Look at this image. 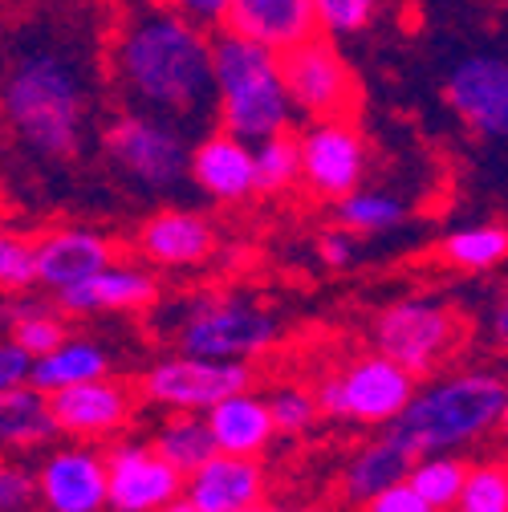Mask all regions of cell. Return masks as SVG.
<instances>
[{
	"label": "cell",
	"mask_w": 508,
	"mask_h": 512,
	"mask_svg": "<svg viewBox=\"0 0 508 512\" xmlns=\"http://www.w3.org/2000/svg\"><path fill=\"white\" fill-rule=\"evenodd\" d=\"M106 78L122 110L159 114L183 131L208 122L212 98V33L183 21L159 0H143L110 33Z\"/></svg>",
	"instance_id": "obj_1"
},
{
	"label": "cell",
	"mask_w": 508,
	"mask_h": 512,
	"mask_svg": "<svg viewBox=\"0 0 508 512\" xmlns=\"http://www.w3.org/2000/svg\"><path fill=\"white\" fill-rule=\"evenodd\" d=\"M94 110V74L70 41H33L13 53L0 78V114L13 139L45 159L82 155Z\"/></svg>",
	"instance_id": "obj_2"
},
{
	"label": "cell",
	"mask_w": 508,
	"mask_h": 512,
	"mask_svg": "<svg viewBox=\"0 0 508 512\" xmlns=\"http://www.w3.org/2000/svg\"><path fill=\"white\" fill-rule=\"evenodd\" d=\"M504 415H508L504 378L488 370H460L415 391L403 415L387 423V435L403 443L411 456H435L488 439L504 423Z\"/></svg>",
	"instance_id": "obj_3"
},
{
	"label": "cell",
	"mask_w": 508,
	"mask_h": 512,
	"mask_svg": "<svg viewBox=\"0 0 508 512\" xmlns=\"http://www.w3.org/2000/svg\"><path fill=\"white\" fill-rule=\"evenodd\" d=\"M212 98V118L220 122L216 131L248 147L273 135H289L293 126V106L281 86L277 53L228 29L212 33Z\"/></svg>",
	"instance_id": "obj_4"
},
{
	"label": "cell",
	"mask_w": 508,
	"mask_h": 512,
	"mask_svg": "<svg viewBox=\"0 0 508 512\" xmlns=\"http://www.w3.org/2000/svg\"><path fill=\"white\" fill-rule=\"evenodd\" d=\"M175 342L187 358H212V362H248L277 346L281 322L261 305L236 293H192L175 309Z\"/></svg>",
	"instance_id": "obj_5"
},
{
	"label": "cell",
	"mask_w": 508,
	"mask_h": 512,
	"mask_svg": "<svg viewBox=\"0 0 508 512\" xmlns=\"http://www.w3.org/2000/svg\"><path fill=\"white\" fill-rule=\"evenodd\" d=\"M187 151H192L187 131L159 114L118 110L102 126L106 163L143 196H163L187 179Z\"/></svg>",
	"instance_id": "obj_6"
},
{
	"label": "cell",
	"mask_w": 508,
	"mask_h": 512,
	"mask_svg": "<svg viewBox=\"0 0 508 512\" xmlns=\"http://www.w3.org/2000/svg\"><path fill=\"white\" fill-rule=\"evenodd\" d=\"M415 382L419 378H411L391 358L366 354V358H354L346 370L322 378L313 403H317V415H326V419L387 427V423H395L403 415V407L419 391Z\"/></svg>",
	"instance_id": "obj_7"
},
{
	"label": "cell",
	"mask_w": 508,
	"mask_h": 512,
	"mask_svg": "<svg viewBox=\"0 0 508 512\" xmlns=\"http://www.w3.org/2000/svg\"><path fill=\"white\" fill-rule=\"evenodd\" d=\"M277 70H281V86H285L293 114H305L309 122L354 118L358 82H354V70L342 57L338 41L313 33L309 41L277 53Z\"/></svg>",
	"instance_id": "obj_8"
},
{
	"label": "cell",
	"mask_w": 508,
	"mask_h": 512,
	"mask_svg": "<svg viewBox=\"0 0 508 512\" xmlns=\"http://www.w3.org/2000/svg\"><path fill=\"white\" fill-rule=\"evenodd\" d=\"M460 342L456 313L431 297H403L374 317V354L391 358L411 378L431 374Z\"/></svg>",
	"instance_id": "obj_9"
},
{
	"label": "cell",
	"mask_w": 508,
	"mask_h": 512,
	"mask_svg": "<svg viewBox=\"0 0 508 512\" xmlns=\"http://www.w3.org/2000/svg\"><path fill=\"white\" fill-rule=\"evenodd\" d=\"M297 139V171L301 183L313 191L317 200L338 204L342 196L362 187L366 167H370V151L366 139L358 131L354 118H322L309 122Z\"/></svg>",
	"instance_id": "obj_10"
},
{
	"label": "cell",
	"mask_w": 508,
	"mask_h": 512,
	"mask_svg": "<svg viewBox=\"0 0 508 512\" xmlns=\"http://www.w3.org/2000/svg\"><path fill=\"white\" fill-rule=\"evenodd\" d=\"M252 370L248 362H212V358H163L143 374V395L155 407L179 411V415H204L220 399L248 391Z\"/></svg>",
	"instance_id": "obj_11"
},
{
	"label": "cell",
	"mask_w": 508,
	"mask_h": 512,
	"mask_svg": "<svg viewBox=\"0 0 508 512\" xmlns=\"http://www.w3.org/2000/svg\"><path fill=\"white\" fill-rule=\"evenodd\" d=\"M443 98L480 139L508 135V61L500 53H468L448 70Z\"/></svg>",
	"instance_id": "obj_12"
},
{
	"label": "cell",
	"mask_w": 508,
	"mask_h": 512,
	"mask_svg": "<svg viewBox=\"0 0 508 512\" xmlns=\"http://www.w3.org/2000/svg\"><path fill=\"white\" fill-rule=\"evenodd\" d=\"M110 512H159L183 492V476L151 452L143 439H118L102 456Z\"/></svg>",
	"instance_id": "obj_13"
},
{
	"label": "cell",
	"mask_w": 508,
	"mask_h": 512,
	"mask_svg": "<svg viewBox=\"0 0 508 512\" xmlns=\"http://www.w3.org/2000/svg\"><path fill=\"white\" fill-rule=\"evenodd\" d=\"M49 399V415L57 435H74L82 443H102L110 435H118L135 415V399L131 391L114 382L110 374L98 382H82V387H66Z\"/></svg>",
	"instance_id": "obj_14"
},
{
	"label": "cell",
	"mask_w": 508,
	"mask_h": 512,
	"mask_svg": "<svg viewBox=\"0 0 508 512\" xmlns=\"http://www.w3.org/2000/svg\"><path fill=\"white\" fill-rule=\"evenodd\" d=\"M37 476V500L45 512H110L106 508V464L94 447L49 452Z\"/></svg>",
	"instance_id": "obj_15"
},
{
	"label": "cell",
	"mask_w": 508,
	"mask_h": 512,
	"mask_svg": "<svg viewBox=\"0 0 508 512\" xmlns=\"http://www.w3.org/2000/svg\"><path fill=\"white\" fill-rule=\"evenodd\" d=\"M114 256V244L102 232L90 228H53L33 240V285L49 289L53 297L61 289H74L86 277L102 273Z\"/></svg>",
	"instance_id": "obj_16"
},
{
	"label": "cell",
	"mask_w": 508,
	"mask_h": 512,
	"mask_svg": "<svg viewBox=\"0 0 508 512\" xmlns=\"http://www.w3.org/2000/svg\"><path fill=\"white\" fill-rule=\"evenodd\" d=\"M187 179L216 204H244V200L257 196L252 147L224 135V131H208L204 139L192 143V151H187Z\"/></svg>",
	"instance_id": "obj_17"
},
{
	"label": "cell",
	"mask_w": 508,
	"mask_h": 512,
	"mask_svg": "<svg viewBox=\"0 0 508 512\" xmlns=\"http://www.w3.org/2000/svg\"><path fill=\"white\" fill-rule=\"evenodd\" d=\"M135 248L155 269H196L216 252V228L200 212L163 208L139 228Z\"/></svg>",
	"instance_id": "obj_18"
},
{
	"label": "cell",
	"mask_w": 508,
	"mask_h": 512,
	"mask_svg": "<svg viewBox=\"0 0 508 512\" xmlns=\"http://www.w3.org/2000/svg\"><path fill=\"white\" fill-rule=\"evenodd\" d=\"M196 512H244L265 500V468L240 456H212L192 476H183L179 492Z\"/></svg>",
	"instance_id": "obj_19"
},
{
	"label": "cell",
	"mask_w": 508,
	"mask_h": 512,
	"mask_svg": "<svg viewBox=\"0 0 508 512\" xmlns=\"http://www.w3.org/2000/svg\"><path fill=\"white\" fill-rule=\"evenodd\" d=\"M224 29L273 53H285L317 33L313 0H228Z\"/></svg>",
	"instance_id": "obj_20"
},
{
	"label": "cell",
	"mask_w": 508,
	"mask_h": 512,
	"mask_svg": "<svg viewBox=\"0 0 508 512\" xmlns=\"http://www.w3.org/2000/svg\"><path fill=\"white\" fill-rule=\"evenodd\" d=\"M159 301V281L151 269L143 265H106L102 273L86 277L74 289L57 293V309L61 313H102V309H147Z\"/></svg>",
	"instance_id": "obj_21"
},
{
	"label": "cell",
	"mask_w": 508,
	"mask_h": 512,
	"mask_svg": "<svg viewBox=\"0 0 508 512\" xmlns=\"http://www.w3.org/2000/svg\"><path fill=\"white\" fill-rule=\"evenodd\" d=\"M212 447L220 456H240V460H257L265 447L273 443V419H269V403L252 391H236L228 399H220L212 411H204Z\"/></svg>",
	"instance_id": "obj_22"
},
{
	"label": "cell",
	"mask_w": 508,
	"mask_h": 512,
	"mask_svg": "<svg viewBox=\"0 0 508 512\" xmlns=\"http://www.w3.org/2000/svg\"><path fill=\"white\" fill-rule=\"evenodd\" d=\"M110 374V354L106 346L90 342V338H66L61 346L37 354L29 362V387L41 395H57L66 387H82V382H98Z\"/></svg>",
	"instance_id": "obj_23"
},
{
	"label": "cell",
	"mask_w": 508,
	"mask_h": 512,
	"mask_svg": "<svg viewBox=\"0 0 508 512\" xmlns=\"http://www.w3.org/2000/svg\"><path fill=\"white\" fill-rule=\"evenodd\" d=\"M411 452L403 443H395L391 435L366 443L362 452L346 464V476H342V496L350 504H366L370 496H378L383 488L407 480V468H411Z\"/></svg>",
	"instance_id": "obj_24"
},
{
	"label": "cell",
	"mask_w": 508,
	"mask_h": 512,
	"mask_svg": "<svg viewBox=\"0 0 508 512\" xmlns=\"http://www.w3.org/2000/svg\"><path fill=\"white\" fill-rule=\"evenodd\" d=\"M57 435L49 399L33 391L29 382L0 391V452H29Z\"/></svg>",
	"instance_id": "obj_25"
},
{
	"label": "cell",
	"mask_w": 508,
	"mask_h": 512,
	"mask_svg": "<svg viewBox=\"0 0 508 512\" xmlns=\"http://www.w3.org/2000/svg\"><path fill=\"white\" fill-rule=\"evenodd\" d=\"M151 452H155L159 460H167L179 476H192L204 460L216 456V447H212V435H208L204 415H171V419L155 431Z\"/></svg>",
	"instance_id": "obj_26"
},
{
	"label": "cell",
	"mask_w": 508,
	"mask_h": 512,
	"mask_svg": "<svg viewBox=\"0 0 508 512\" xmlns=\"http://www.w3.org/2000/svg\"><path fill=\"white\" fill-rule=\"evenodd\" d=\"M508 256V232L504 224H476V228H460L448 232L439 244V261L464 269V273H488Z\"/></svg>",
	"instance_id": "obj_27"
},
{
	"label": "cell",
	"mask_w": 508,
	"mask_h": 512,
	"mask_svg": "<svg viewBox=\"0 0 508 512\" xmlns=\"http://www.w3.org/2000/svg\"><path fill=\"white\" fill-rule=\"evenodd\" d=\"M468 464L452 452H435V456H415L407 468V484L415 488V496L423 504H431V512H452L456 496L464 488Z\"/></svg>",
	"instance_id": "obj_28"
},
{
	"label": "cell",
	"mask_w": 508,
	"mask_h": 512,
	"mask_svg": "<svg viewBox=\"0 0 508 512\" xmlns=\"http://www.w3.org/2000/svg\"><path fill=\"white\" fill-rule=\"evenodd\" d=\"M338 228L346 232H391L407 220V204L387 196V191H350L338 200Z\"/></svg>",
	"instance_id": "obj_29"
},
{
	"label": "cell",
	"mask_w": 508,
	"mask_h": 512,
	"mask_svg": "<svg viewBox=\"0 0 508 512\" xmlns=\"http://www.w3.org/2000/svg\"><path fill=\"white\" fill-rule=\"evenodd\" d=\"M252 171H257V196H281L289 191L301 171H297V139L293 135H273L252 147Z\"/></svg>",
	"instance_id": "obj_30"
},
{
	"label": "cell",
	"mask_w": 508,
	"mask_h": 512,
	"mask_svg": "<svg viewBox=\"0 0 508 512\" xmlns=\"http://www.w3.org/2000/svg\"><path fill=\"white\" fill-rule=\"evenodd\" d=\"M387 0H313V21L317 33L330 41H346L366 33L378 17H383Z\"/></svg>",
	"instance_id": "obj_31"
},
{
	"label": "cell",
	"mask_w": 508,
	"mask_h": 512,
	"mask_svg": "<svg viewBox=\"0 0 508 512\" xmlns=\"http://www.w3.org/2000/svg\"><path fill=\"white\" fill-rule=\"evenodd\" d=\"M456 512H508V472L500 460L468 464L464 488L456 496Z\"/></svg>",
	"instance_id": "obj_32"
},
{
	"label": "cell",
	"mask_w": 508,
	"mask_h": 512,
	"mask_svg": "<svg viewBox=\"0 0 508 512\" xmlns=\"http://www.w3.org/2000/svg\"><path fill=\"white\" fill-rule=\"evenodd\" d=\"M265 403H269V419H273L277 435H301V431H309L317 419H322V415H317L313 395L301 391V387H281Z\"/></svg>",
	"instance_id": "obj_33"
},
{
	"label": "cell",
	"mask_w": 508,
	"mask_h": 512,
	"mask_svg": "<svg viewBox=\"0 0 508 512\" xmlns=\"http://www.w3.org/2000/svg\"><path fill=\"white\" fill-rule=\"evenodd\" d=\"M33 289V240L0 228V293Z\"/></svg>",
	"instance_id": "obj_34"
},
{
	"label": "cell",
	"mask_w": 508,
	"mask_h": 512,
	"mask_svg": "<svg viewBox=\"0 0 508 512\" xmlns=\"http://www.w3.org/2000/svg\"><path fill=\"white\" fill-rule=\"evenodd\" d=\"M37 500V476L21 460L0 456V512H25Z\"/></svg>",
	"instance_id": "obj_35"
},
{
	"label": "cell",
	"mask_w": 508,
	"mask_h": 512,
	"mask_svg": "<svg viewBox=\"0 0 508 512\" xmlns=\"http://www.w3.org/2000/svg\"><path fill=\"white\" fill-rule=\"evenodd\" d=\"M159 5H167L171 13H179L183 21H192L208 33L224 29V13H228V0H159Z\"/></svg>",
	"instance_id": "obj_36"
},
{
	"label": "cell",
	"mask_w": 508,
	"mask_h": 512,
	"mask_svg": "<svg viewBox=\"0 0 508 512\" xmlns=\"http://www.w3.org/2000/svg\"><path fill=\"white\" fill-rule=\"evenodd\" d=\"M362 512H431V504H423V500L415 496V488H411L407 480H399V484L383 488L378 496H370V500L362 504Z\"/></svg>",
	"instance_id": "obj_37"
},
{
	"label": "cell",
	"mask_w": 508,
	"mask_h": 512,
	"mask_svg": "<svg viewBox=\"0 0 508 512\" xmlns=\"http://www.w3.org/2000/svg\"><path fill=\"white\" fill-rule=\"evenodd\" d=\"M317 252H322V261H326V265L346 269V265L354 261V252H358L354 232H346V228H326L322 236H317Z\"/></svg>",
	"instance_id": "obj_38"
},
{
	"label": "cell",
	"mask_w": 508,
	"mask_h": 512,
	"mask_svg": "<svg viewBox=\"0 0 508 512\" xmlns=\"http://www.w3.org/2000/svg\"><path fill=\"white\" fill-rule=\"evenodd\" d=\"M29 354L21 346H13L9 338H0V391L9 387H21V382L29 378Z\"/></svg>",
	"instance_id": "obj_39"
},
{
	"label": "cell",
	"mask_w": 508,
	"mask_h": 512,
	"mask_svg": "<svg viewBox=\"0 0 508 512\" xmlns=\"http://www.w3.org/2000/svg\"><path fill=\"white\" fill-rule=\"evenodd\" d=\"M159 512H196V508H192V504H187L183 496H175V500H171V504H163Z\"/></svg>",
	"instance_id": "obj_40"
},
{
	"label": "cell",
	"mask_w": 508,
	"mask_h": 512,
	"mask_svg": "<svg viewBox=\"0 0 508 512\" xmlns=\"http://www.w3.org/2000/svg\"><path fill=\"white\" fill-rule=\"evenodd\" d=\"M244 512H281V508H277V504H265V500H261V504H252V508H244Z\"/></svg>",
	"instance_id": "obj_41"
},
{
	"label": "cell",
	"mask_w": 508,
	"mask_h": 512,
	"mask_svg": "<svg viewBox=\"0 0 508 512\" xmlns=\"http://www.w3.org/2000/svg\"><path fill=\"white\" fill-rule=\"evenodd\" d=\"M301 512H322V508H301Z\"/></svg>",
	"instance_id": "obj_42"
},
{
	"label": "cell",
	"mask_w": 508,
	"mask_h": 512,
	"mask_svg": "<svg viewBox=\"0 0 508 512\" xmlns=\"http://www.w3.org/2000/svg\"><path fill=\"white\" fill-rule=\"evenodd\" d=\"M25 512H29V508H25Z\"/></svg>",
	"instance_id": "obj_43"
}]
</instances>
